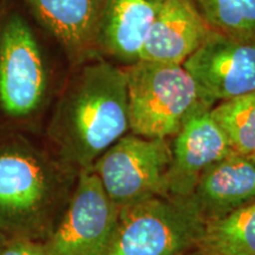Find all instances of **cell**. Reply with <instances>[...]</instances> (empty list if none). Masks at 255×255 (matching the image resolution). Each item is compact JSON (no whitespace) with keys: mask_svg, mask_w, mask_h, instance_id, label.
I'll return each instance as SVG.
<instances>
[{"mask_svg":"<svg viewBox=\"0 0 255 255\" xmlns=\"http://www.w3.org/2000/svg\"><path fill=\"white\" fill-rule=\"evenodd\" d=\"M129 127L123 68L102 56L71 66L51 107L44 138L62 161L90 169Z\"/></svg>","mask_w":255,"mask_h":255,"instance_id":"6da1fadb","label":"cell"},{"mask_svg":"<svg viewBox=\"0 0 255 255\" xmlns=\"http://www.w3.org/2000/svg\"><path fill=\"white\" fill-rule=\"evenodd\" d=\"M39 133L0 129V234L41 242L68 205L79 171Z\"/></svg>","mask_w":255,"mask_h":255,"instance_id":"7a4b0ae2","label":"cell"},{"mask_svg":"<svg viewBox=\"0 0 255 255\" xmlns=\"http://www.w3.org/2000/svg\"><path fill=\"white\" fill-rule=\"evenodd\" d=\"M45 34L18 0H0V129L40 133L60 89Z\"/></svg>","mask_w":255,"mask_h":255,"instance_id":"3957f363","label":"cell"},{"mask_svg":"<svg viewBox=\"0 0 255 255\" xmlns=\"http://www.w3.org/2000/svg\"><path fill=\"white\" fill-rule=\"evenodd\" d=\"M123 70L131 132L145 138L174 137L201 102L195 82L187 70L182 65L145 60Z\"/></svg>","mask_w":255,"mask_h":255,"instance_id":"277c9868","label":"cell"},{"mask_svg":"<svg viewBox=\"0 0 255 255\" xmlns=\"http://www.w3.org/2000/svg\"><path fill=\"white\" fill-rule=\"evenodd\" d=\"M205 228L190 197H151L120 209L109 255H178L199 245Z\"/></svg>","mask_w":255,"mask_h":255,"instance_id":"5b68a950","label":"cell"},{"mask_svg":"<svg viewBox=\"0 0 255 255\" xmlns=\"http://www.w3.org/2000/svg\"><path fill=\"white\" fill-rule=\"evenodd\" d=\"M171 161L167 139L124 135L91 165L119 208L168 194Z\"/></svg>","mask_w":255,"mask_h":255,"instance_id":"8992f818","label":"cell"},{"mask_svg":"<svg viewBox=\"0 0 255 255\" xmlns=\"http://www.w3.org/2000/svg\"><path fill=\"white\" fill-rule=\"evenodd\" d=\"M120 220V208L90 169L77 182L55 228L43 242L47 255H109Z\"/></svg>","mask_w":255,"mask_h":255,"instance_id":"52a82bcc","label":"cell"},{"mask_svg":"<svg viewBox=\"0 0 255 255\" xmlns=\"http://www.w3.org/2000/svg\"><path fill=\"white\" fill-rule=\"evenodd\" d=\"M182 66L195 82L201 102L214 107L255 91V40L213 31Z\"/></svg>","mask_w":255,"mask_h":255,"instance_id":"ba28073f","label":"cell"},{"mask_svg":"<svg viewBox=\"0 0 255 255\" xmlns=\"http://www.w3.org/2000/svg\"><path fill=\"white\" fill-rule=\"evenodd\" d=\"M210 109L212 107L200 102L174 136L168 169L169 195L189 197L203 171L233 152Z\"/></svg>","mask_w":255,"mask_h":255,"instance_id":"9c48e42d","label":"cell"},{"mask_svg":"<svg viewBox=\"0 0 255 255\" xmlns=\"http://www.w3.org/2000/svg\"><path fill=\"white\" fill-rule=\"evenodd\" d=\"M18 1L62 50L70 68L98 56V27L105 0Z\"/></svg>","mask_w":255,"mask_h":255,"instance_id":"30bf717a","label":"cell"},{"mask_svg":"<svg viewBox=\"0 0 255 255\" xmlns=\"http://www.w3.org/2000/svg\"><path fill=\"white\" fill-rule=\"evenodd\" d=\"M212 32L186 0H163L139 60L182 65Z\"/></svg>","mask_w":255,"mask_h":255,"instance_id":"8fae6325","label":"cell"},{"mask_svg":"<svg viewBox=\"0 0 255 255\" xmlns=\"http://www.w3.org/2000/svg\"><path fill=\"white\" fill-rule=\"evenodd\" d=\"M162 2L163 0H105L98 27V55L126 66L138 62Z\"/></svg>","mask_w":255,"mask_h":255,"instance_id":"7c38bea8","label":"cell"},{"mask_svg":"<svg viewBox=\"0 0 255 255\" xmlns=\"http://www.w3.org/2000/svg\"><path fill=\"white\" fill-rule=\"evenodd\" d=\"M206 222L255 200V162L231 152L207 168L189 196Z\"/></svg>","mask_w":255,"mask_h":255,"instance_id":"4fadbf2b","label":"cell"},{"mask_svg":"<svg viewBox=\"0 0 255 255\" xmlns=\"http://www.w3.org/2000/svg\"><path fill=\"white\" fill-rule=\"evenodd\" d=\"M197 246L212 255H255V200L207 221Z\"/></svg>","mask_w":255,"mask_h":255,"instance_id":"5bb4252c","label":"cell"},{"mask_svg":"<svg viewBox=\"0 0 255 255\" xmlns=\"http://www.w3.org/2000/svg\"><path fill=\"white\" fill-rule=\"evenodd\" d=\"M212 31L241 41L255 40V0H186Z\"/></svg>","mask_w":255,"mask_h":255,"instance_id":"9a60e30c","label":"cell"},{"mask_svg":"<svg viewBox=\"0 0 255 255\" xmlns=\"http://www.w3.org/2000/svg\"><path fill=\"white\" fill-rule=\"evenodd\" d=\"M210 114L233 151L244 156L255 154V91L220 102L212 107Z\"/></svg>","mask_w":255,"mask_h":255,"instance_id":"2e32d148","label":"cell"},{"mask_svg":"<svg viewBox=\"0 0 255 255\" xmlns=\"http://www.w3.org/2000/svg\"><path fill=\"white\" fill-rule=\"evenodd\" d=\"M0 255H47L41 242L26 239H11L7 240Z\"/></svg>","mask_w":255,"mask_h":255,"instance_id":"e0dca14e","label":"cell"},{"mask_svg":"<svg viewBox=\"0 0 255 255\" xmlns=\"http://www.w3.org/2000/svg\"><path fill=\"white\" fill-rule=\"evenodd\" d=\"M178 255H212V254L207 253V252L200 250V248H199L197 251H186V252H183V253H181Z\"/></svg>","mask_w":255,"mask_h":255,"instance_id":"ac0fdd59","label":"cell"},{"mask_svg":"<svg viewBox=\"0 0 255 255\" xmlns=\"http://www.w3.org/2000/svg\"><path fill=\"white\" fill-rule=\"evenodd\" d=\"M6 242H7V239H6L5 237H2V235L0 234V252H1L2 248H4Z\"/></svg>","mask_w":255,"mask_h":255,"instance_id":"d6986e66","label":"cell"},{"mask_svg":"<svg viewBox=\"0 0 255 255\" xmlns=\"http://www.w3.org/2000/svg\"><path fill=\"white\" fill-rule=\"evenodd\" d=\"M250 157H251L252 159H253V161L255 162V154H254V155H252V156H250Z\"/></svg>","mask_w":255,"mask_h":255,"instance_id":"ffe728a7","label":"cell"}]
</instances>
